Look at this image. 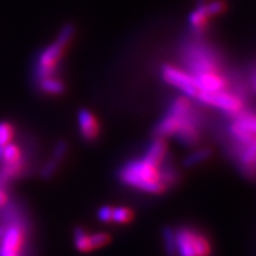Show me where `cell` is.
I'll return each instance as SVG.
<instances>
[{
	"mask_svg": "<svg viewBox=\"0 0 256 256\" xmlns=\"http://www.w3.org/2000/svg\"><path fill=\"white\" fill-rule=\"evenodd\" d=\"M118 177L126 186L145 194H162L168 191L162 179V166L153 165L142 156L127 162L119 170Z\"/></svg>",
	"mask_w": 256,
	"mask_h": 256,
	"instance_id": "1",
	"label": "cell"
},
{
	"mask_svg": "<svg viewBox=\"0 0 256 256\" xmlns=\"http://www.w3.org/2000/svg\"><path fill=\"white\" fill-rule=\"evenodd\" d=\"M168 113L179 119V127L174 138L184 146L194 147L200 142L202 115L188 96H178L170 104Z\"/></svg>",
	"mask_w": 256,
	"mask_h": 256,
	"instance_id": "2",
	"label": "cell"
},
{
	"mask_svg": "<svg viewBox=\"0 0 256 256\" xmlns=\"http://www.w3.org/2000/svg\"><path fill=\"white\" fill-rule=\"evenodd\" d=\"M74 34H75V28L72 25H66L60 32L57 40L40 54L36 66V76L38 81L48 78H56L58 64Z\"/></svg>",
	"mask_w": 256,
	"mask_h": 256,
	"instance_id": "3",
	"label": "cell"
},
{
	"mask_svg": "<svg viewBox=\"0 0 256 256\" xmlns=\"http://www.w3.org/2000/svg\"><path fill=\"white\" fill-rule=\"evenodd\" d=\"M176 255L210 256L211 244L203 232L196 228L182 226L174 232Z\"/></svg>",
	"mask_w": 256,
	"mask_h": 256,
	"instance_id": "4",
	"label": "cell"
},
{
	"mask_svg": "<svg viewBox=\"0 0 256 256\" xmlns=\"http://www.w3.org/2000/svg\"><path fill=\"white\" fill-rule=\"evenodd\" d=\"M184 62L192 76L220 72V62L214 51L200 44H190L184 50Z\"/></svg>",
	"mask_w": 256,
	"mask_h": 256,
	"instance_id": "5",
	"label": "cell"
},
{
	"mask_svg": "<svg viewBox=\"0 0 256 256\" xmlns=\"http://www.w3.org/2000/svg\"><path fill=\"white\" fill-rule=\"evenodd\" d=\"M196 100L200 104L216 108L224 114H229L230 116H234L243 110V101L240 95L228 92L226 89L216 92H200L196 96Z\"/></svg>",
	"mask_w": 256,
	"mask_h": 256,
	"instance_id": "6",
	"label": "cell"
},
{
	"mask_svg": "<svg viewBox=\"0 0 256 256\" xmlns=\"http://www.w3.org/2000/svg\"><path fill=\"white\" fill-rule=\"evenodd\" d=\"M162 78L166 83L177 88L188 98H196L200 92L194 76L186 70H183L171 64H165L162 68Z\"/></svg>",
	"mask_w": 256,
	"mask_h": 256,
	"instance_id": "7",
	"label": "cell"
},
{
	"mask_svg": "<svg viewBox=\"0 0 256 256\" xmlns=\"http://www.w3.org/2000/svg\"><path fill=\"white\" fill-rule=\"evenodd\" d=\"M25 242V232L20 224L14 223L2 232L0 256H20Z\"/></svg>",
	"mask_w": 256,
	"mask_h": 256,
	"instance_id": "8",
	"label": "cell"
},
{
	"mask_svg": "<svg viewBox=\"0 0 256 256\" xmlns=\"http://www.w3.org/2000/svg\"><path fill=\"white\" fill-rule=\"evenodd\" d=\"M194 78L197 83L200 92H216L226 90L228 87V80L220 72L200 74V75L194 76Z\"/></svg>",
	"mask_w": 256,
	"mask_h": 256,
	"instance_id": "9",
	"label": "cell"
},
{
	"mask_svg": "<svg viewBox=\"0 0 256 256\" xmlns=\"http://www.w3.org/2000/svg\"><path fill=\"white\" fill-rule=\"evenodd\" d=\"M80 133L86 142H94L100 134V124L95 115L88 110H81L78 114Z\"/></svg>",
	"mask_w": 256,
	"mask_h": 256,
	"instance_id": "10",
	"label": "cell"
},
{
	"mask_svg": "<svg viewBox=\"0 0 256 256\" xmlns=\"http://www.w3.org/2000/svg\"><path fill=\"white\" fill-rule=\"evenodd\" d=\"M168 147L165 139L162 138H156L153 142L147 147L145 154L142 158L147 160L151 164L156 166H162L168 160Z\"/></svg>",
	"mask_w": 256,
	"mask_h": 256,
	"instance_id": "11",
	"label": "cell"
},
{
	"mask_svg": "<svg viewBox=\"0 0 256 256\" xmlns=\"http://www.w3.org/2000/svg\"><path fill=\"white\" fill-rule=\"evenodd\" d=\"M235 153L238 156L242 170L250 172L256 168V138H254L248 145L238 148V152Z\"/></svg>",
	"mask_w": 256,
	"mask_h": 256,
	"instance_id": "12",
	"label": "cell"
},
{
	"mask_svg": "<svg viewBox=\"0 0 256 256\" xmlns=\"http://www.w3.org/2000/svg\"><path fill=\"white\" fill-rule=\"evenodd\" d=\"M211 18V16L208 12L206 5H200V8L194 10L188 17V24L192 30L200 32L206 26L208 20Z\"/></svg>",
	"mask_w": 256,
	"mask_h": 256,
	"instance_id": "13",
	"label": "cell"
},
{
	"mask_svg": "<svg viewBox=\"0 0 256 256\" xmlns=\"http://www.w3.org/2000/svg\"><path fill=\"white\" fill-rule=\"evenodd\" d=\"M40 89L46 94L60 95L66 90L64 83L57 78H48L40 80Z\"/></svg>",
	"mask_w": 256,
	"mask_h": 256,
	"instance_id": "14",
	"label": "cell"
},
{
	"mask_svg": "<svg viewBox=\"0 0 256 256\" xmlns=\"http://www.w3.org/2000/svg\"><path fill=\"white\" fill-rule=\"evenodd\" d=\"M74 241H75V247L81 252H89L92 250L90 243V235L83 228H76L74 232Z\"/></svg>",
	"mask_w": 256,
	"mask_h": 256,
	"instance_id": "15",
	"label": "cell"
},
{
	"mask_svg": "<svg viewBox=\"0 0 256 256\" xmlns=\"http://www.w3.org/2000/svg\"><path fill=\"white\" fill-rule=\"evenodd\" d=\"M22 159V151L16 144H8L2 147V160L5 164H14Z\"/></svg>",
	"mask_w": 256,
	"mask_h": 256,
	"instance_id": "16",
	"label": "cell"
},
{
	"mask_svg": "<svg viewBox=\"0 0 256 256\" xmlns=\"http://www.w3.org/2000/svg\"><path fill=\"white\" fill-rule=\"evenodd\" d=\"M211 156V151L209 148H200L197 150L196 152L191 153L190 156H188L186 158L184 159V166L185 168H194L200 162H206V159H209V156Z\"/></svg>",
	"mask_w": 256,
	"mask_h": 256,
	"instance_id": "17",
	"label": "cell"
},
{
	"mask_svg": "<svg viewBox=\"0 0 256 256\" xmlns=\"http://www.w3.org/2000/svg\"><path fill=\"white\" fill-rule=\"evenodd\" d=\"M133 220V211L130 208L119 206L114 208L113 222L116 224H126Z\"/></svg>",
	"mask_w": 256,
	"mask_h": 256,
	"instance_id": "18",
	"label": "cell"
},
{
	"mask_svg": "<svg viewBox=\"0 0 256 256\" xmlns=\"http://www.w3.org/2000/svg\"><path fill=\"white\" fill-rule=\"evenodd\" d=\"M162 238H164L165 250L168 256H176V238L174 230L170 226H166L162 230Z\"/></svg>",
	"mask_w": 256,
	"mask_h": 256,
	"instance_id": "19",
	"label": "cell"
},
{
	"mask_svg": "<svg viewBox=\"0 0 256 256\" xmlns=\"http://www.w3.org/2000/svg\"><path fill=\"white\" fill-rule=\"evenodd\" d=\"M14 133V127L11 124L5 122V121L0 122V146L4 147L11 142Z\"/></svg>",
	"mask_w": 256,
	"mask_h": 256,
	"instance_id": "20",
	"label": "cell"
},
{
	"mask_svg": "<svg viewBox=\"0 0 256 256\" xmlns=\"http://www.w3.org/2000/svg\"><path fill=\"white\" fill-rule=\"evenodd\" d=\"M110 235L107 232H96L90 235V243H92V250L94 249H98L101 247H104L107 246L108 243L110 242Z\"/></svg>",
	"mask_w": 256,
	"mask_h": 256,
	"instance_id": "21",
	"label": "cell"
},
{
	"mask_svg": "<svg viewBox=\"0 0 256 256\" xmlns=\"http://www.w3.org/2000/svg\"><path fill=\"white\" fill-rule=\"evenodd\" d=\"M66 151H68V145H66V142H58L56 144L55 148H54L52 156H51V159L55 160L56 162H58L60 164V162L64 159V156H66Z\"/></svg>",
	"mask_w": 256,
	"mask_h": 256,
	"instance_id": "22",
	"label": "cell"
},
{
	"mask_svg": "<svg viewBox=\"0 0 256 256\" xmlns=\"http://www.w3.org/2000/svg\"><path fill=\"white\" fill-rule=\"evenodd\" d=\"M58 165H60L58 162H56L55 160L50 159L49 162L43 166V168H42V172H40L42 177L44 179H49L52 177V176L56 174L57 168H58Z\"/></svg>",
	"mask_w": 256,
	"mask_h": 256,
	"instance_id": "23",
	"label": "cell"
},
{
	"mask_svg": "<svg viewBox=\"0 0 256 256\" xmlns=\"http://www.w3.org/2000/svg\"><path fill=\"white\" fill-rule=\"evenodd\" d=\"M113 211H114V208L110 206H104L100 208V210H98V220L104 223L113 222Z\"/></svg>",
	"mask_w": 256,
	"mask_h": 256,
	"instance_id": "24",
	"label": "cell"
},
{
	"mask_svg": "<svg viewBox=\"0 0 256 256\" xmlns=\"http://www.w3.org/2000/svg\"><path fill=\"white\" fill-rule=\"evenodd\" d=\"M8 194H6L5 192L2 191V190H0V208L6 206V203H8Z\"/></svg>",
	"mask_w": 256,
	"mask_h": 256,
	"instance_id": "25",
	"label": "cell"
},
{
	"mask_svg": "<svg viewBox=\"0 0 256 256\" xmlns=\"http://www.w3.org/2000/svg\"><path fill=\"white\" fill-rule=\"evenodd\" d=\"M252 88H254V90L256 92V72L254 74V76H252Z\"/></svg>",
	"mask_w": 256,
	"mask_h": 256,
	"instance_id": "26",
	"label": "cell"
},
{
	"mask_svg": "<svg viewBox=\"0 0 256 256\" xmlns=\"http://www.w3.org/2000/svg\"><path fill=\"white\" fill-rule=\"evenodd\" d=\"M2 147L0 146V160H2Z\"/></svg>",
	"mask_w": 256,
	"mask_h": 256,
	"instance_id": "27",
	"label": "cell"
},
{
	"mask_svg": "<svg viewBox=\"0 0 256 256\" xmlns=\"http://www.w3.org/2000/svg\"><path fill=\"white\" fill-rule=\"evenodd\" d=\"M2 232H2V230H0V240H2Z\"/></svg>",
	"mask_w": 256,
	"mask_h": 256,
	"instance_id": "28",
	"label": "cell"
}]
</instances>
